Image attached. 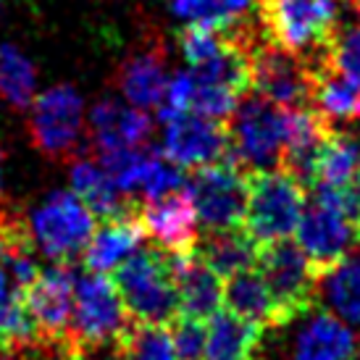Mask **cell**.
Returning <instances> with one entry per match:
<instances>
[{"instance_id":"6da1fadb","label":"cell","mask_w":360,"mask_h":360,"mask_svg":"<svg viewBox=\"0 0 360 360\" xmlns=\"http://www.w3.org/2000/svg\"><path fill=\"white\" fill-rule=\"evenodd\" d=\"M110 279L129 319L142 326H171L181 316L174 260L158 245L134 250L113 269Z\"/></svg>"},{"instance_id":"7a4b0ae2","label":"cell","mask_w":360,"mask_h":360,"mask_svg":"<svg viewBox=\"0 0 360 360\" xmlns=\"http://www.w3.org/2000/svg\"><path fill=\"white\" fill-rule=\"evenodd\" d=\"M258 19L274 45L310 60L337 37L340 0H258Z\"/></svg>"},{"instance_id":"3957f363","label":"cell","mask_w":360,"mask_h":360,"mask_svg":"<svg viewBox=\"0 0 360 360\" xmlns=\"http://www.w3.org/2000/svg\"><path fill=\"white\" fill-rule=\"evenodd\" d=\"M134 321L121 302V295L108 274L87 271L74 279V316L69 342L79 350H116L129 334Z\"/></svg>"},{"instance_id":"277c9868","label":"cell","mask_w":360,"mask_h":360,"mask_svg":"<svg viewBox=\"0 0 360 360\" xmlns=\"http://www.w3.org/2000/svg\"><path fill=\"white\" fill-rule=\"evenodd\" d=\"M229 160L245 171L281 169L287 142V110L252 95L237 105L226 121Z\"/></svg>"},{"instance_id":"5b68a950","label":"cell","mask_w":360,"mask_h":360,"mask_svg":"<svg viewBox=\"0 0 360 360\" xmlns=\"http://www.w3.org/2000/svg\"><path fill=\"white\" fill-rule=\"evenodd\" d=\"M305 187L287 171H250V192L242 229L263 245L290 240L305 210Z\"/></svg>"},{"instance_id":"8992f818","label":"cell","mask_w":360,"mask_h":360,"mask_svg":"<svg viewBox=\"0 0 360 360\" xmlns=\"http://www.w3.org/2000/svg\"><path fill=\"white\" fill-rule=\"evenodd\" d=\"M297 248L305 252L316 274L329 271L352 252L360 242V226L345 208L340 190L316 187L313 200L305 202L302 219L295 229Z\"/></svg>"},{"instance_id":"52a82bcc","label":"cell","mask_w":360,"mask_h":360,"mask_svg":"<svg viewBox=\"0 0 360 360\" xmlns=\"http://www.w3.org/2000/svg\"><path fill=\"white\" fill-rule=\"evenodd\" d=\"M30 137L34 150L51 160H74L87 140L84 103L71 84H56L34 98L30 113Z\"/></svg>"},{"instance_id":"ba28073f","label":"cell","mask_w":360,"mask_h":360,"mask_svg":"<svg viewBox=\"0 0 360 360\" xmlns=\"http://www.w3.org/2000/svg\"><path fill=\"white\" fill-rule=\"evenodd\" d=\"M30 231L45 258L60 266H71L90 245L95 234V216L74 192L58 190L34 208Z\"/></svg>"},{"instance_id":"9c48e42d","label":"cell","mask_w":360,"mask_h":360,"mask_svg":"<svg viewBox=\"0 0 360 360\" xmlns=\"http://www.w3.org/2000/svg\"><path fill=\"white\" fill-rule=\"evenodd\" d=\"M184 190L190 195L198 224L205 231L242 226L250 192V171L231 160H219L190 171Z\"/></svg>"},{"instance_id":"30bf717a","label":"cell","mask_w":360,"mask_h":360,"mask_svg":"<svg viewBox=\"0 0 360 360\" xmlns=\"http://www.w3.org/2000/svg\"><path fill=\"white\" fill-rule=\"evenodd\" d=\"M258 274L276 302L281 326L300 319L319 300V274L297 248V242L281 240L258 250Z\"/></svg>"},{"instance_id":"8fae6325","label":"cell","mask_w":360,"mask_h":360,"mask_svg":"<svg viewBox=\"0 0 360 360\" xmlns=\"http://www.w3.org/2000/svg\"><path fill=\"white\" fill-rule=\"evenodd\" d=\"M252 92L271 101L274 105L290 110L310 105L313 66L300 56L281 51L271 40L260 42L252 51Z\"/></svg>"},{"instance_id":"7c38bea8","label":"cell","mask_w":360,"mask_h":360,"mask_svg":"<svg viewBox=\"0 0 360 360\" xmlns=\"http://www.w3.org/2000/svg\"><path fill=\"white\" fill-rule=\"evenodd\" d=\"M163 158L179 169H202L219 160H229L226 121H213L198 113H181L163 121Z\"/></svg>"},{"instance_id":"4fadbf2b","label":"cell","mask_w":360,"mask_h":360,"mask_svg":"<svg viewBox=\"0 0 360 360\" xmlns=\"http://www.w3.org/2000/svg\"><path fill=\"white\" fill-rule=\"evenodd\" d=\"M74 279L77 276L71 266L56 263L53 269L40 271V276L24 292L40 342L48 340L58 345L69 342L71 316H74Z\"/></svg>"},{"instance_id":"5bb4252c","label":"cell","mask_w":360,"mask_h":360,"mask_svg":"<svg viewBox=\"0 0 360 360\" xmlns=\"http://www.w3.org/2000/svg\"><path fill=\"white\" fill-rule=\"evenodd\" d=\"M290 340L287 360H360L358 331L326 308L302 313Z\"/></svg>"},{"instance_id":"9a60e30c","label":"cell","mask_w":360,"mask_h":360,"mask_svg":"<svg viewBox=\"0 0 360 360\" xmlns=\"http://www.w3.org/2000/svg\"><path fill=\"white\" fill-rule=\"evenodd\" d=\"M137 219L145 229V237H150L171 255H190L200 240L198 213L192 208L187 190L155 200H142Z\"/></svg>"},{"instance_id":"2e32d148","label":"cell","mask_w":360,"mask_h":360,"mask_svg":"<svg viewBox=\"0 0 360 360\" xmlns=\"http://www.w3.org/2000/svg\"><path fill=\"white\" fill-rule=\"evenodd\" d=\"M87 124V142L95 158L124 148H142L153 137V119L148 110L124 105L116 98H101L95 103Z\"/></svg>"},{"instance_id":"e0dca14e","label":"cell","mask_w":360,"mask_h":360,"mask_svg":"<svg viewBox=\"0 0 360 360\" xmlns=\"http://www.w3.org/2000/svg\"><path fill=\"white\" fill-rule=\"evenodd\" d=\"M71 192L90 208L95 219L103 221L131 219L140 210V200L121 192L108 171L95 158H84V153L71 160Z\"/></svg>"},{"instance_id":"ac0fdd59","label":"cell","mask_w":360,"mask_h":360,"mask_svg":"<svg viewBox=\"0 0 360 360\" xmlns=\"http://www.w3.org/2000/svg\"><path fill=\"white\" fill-rule=\"evenodd\" d=\"M121 95L134 108H160L169 90V71H166V53L160 45L131 53L119 66L116 74Z\"/></svg>"},{"instance_id":"d6986e66","label":"cell","mask_w":360,"mask_h":360,"mask_svg":"<svg viewBox=\"0 0 360 360\" xmlns=\"http://www.w3.org/2000/svg\"><path fill=\"white\" fill-rule=\"evenodd\" d=\"M329 124L321 119L316 110L305 105V108H290L287 110V142H284V158H281V171H287L290 176L305 184H313V174H316V158L323 140H326V129Z\"/></svg>"},{"instance_id":"ffe728a7","label":"cell","mask_w":360,"mask_h":360,"mask_svg":"<svg viewBox=\"0 0 360 360\" xmlns=\"http://www.w3.org/2000/svg\"><path fill=\"white\" fill-rule=\"evenodd\" d=\"M171 260H174V276H176V290H179L181 316L198 321L213 319L224 308L221 276L213 274L195 252L171 255Z\"/></svg>"},{"instance_id":"44dd1931","label":"cell","mask_w":360,"mask_h":360,"mask_svg":"<svg viewBox=\"0 0 360 360\" xmlns=\"http://www.w3.org/2000/svg\"><path fill=\"white\" fill-rule=\"evenodd\" d=\"M260 245L252 240L242 226L221 231H205V237L198 240L195 255L208 266L221 279H231L242 271L255 269Z\"/></svg>"},{"instance_id":"7402d4cb","label":"cell","mask_w":360,"mask_h":360,"mask_svg":"<svg viewBox=\"0 0 360 360\" xmlns=\"http://www.w3.org/2000/svg\"><path fill=\"white\" fill-rule=\"evenodd\" d=\"M263 326L219 310L205 323V355L202 360H258Z\"/></svg>"},{"instance_id":"603a6c76","label":"cell","mask_w":360,"mask_h":360,"mask_svg":"<svg viewBox=\"0 0 360 360\" xmlns=\"http://www.w3.org/2000/svg\"><path fill=\"white\" fill-rule=\"evenodd\" d=\"M142 240H145V229L137 216L103 221V226L95 229L84 250V269L95 274H110L121 260H127L134 250H140Z\"/></svg>"},{"instance_id":"cb8c5ba5","label":"cell","mask_w":360,"mask_h":360,"mask_svg":"<svg viewBox=\"0 0 360 360\" xmlns=\"http://www.w3.org/2000/svg\"><path fill=\"white\" fill-rule=\"evenodd\" d=\"M24 292L0 266V355H19L40 342Z\"/></svg>"},{"instance_id":"d4e9b609","label":"cell","mask_w":360,"mask_h":360,"mask_svg":"<svg viewBox=\"0 0 360 360\" xmlns=\"http://www.w3.org/2000/svg\"><path fill=\"white\" fill-rule=\"evenodd\" d=\"M310 108L326 121H350L360 113V82L323 63L313 69Z\"/></svg>"},{"instance_id":"484cf974","label":"cell","mask_w":360,"mask_h":360,"mask_svg":"<svg viewBox=\"0 0 360 360\" xmlns=\"http://www.w3.org/2000/svg\"><path fill=\"white\" fill-rule=\"evenodd\" d=\"M224 310H229V313L245 321H252L263 329L266 326L279 329L281 326L276 302L271 297L263 276L255 269H248L226 279V284H224Z\"/></svg>"},{"instance_id":"4316f807","label":"cell","mask_w":360,"mask_h":360,"mask_svg":"<svg viewBox=\"0 0 360 360\" xmlns=\"http://www.w3.org/2000/svg\"><path fill=\"white\" fill-rule=\"evenodd\" d=\"M319 300L329 313L360 331V258L347 255L321 274Z\"/></svg>"},{"instance_id":"83f0119b","label":"cell","mask_w":360,"mask_h":360,"mask_svg":"<svg viewBox=\"0 0 360 360\" xmlns=\"http://www.w3.org/2000/svg\"><path fill=\"white\" fill-rule=\"evenodd\" d=\"M358 176L360 140L355 134H347V131L326 134V140L319 150V158H316L313 184L316 187H329V190H345Z\"/></svg>"},{"instance_id":"f1b7e54d","label":"cell","mask_w":360,"mask_h":360,"mask_svg":"<svg viewBox=\"0 0 360 360\" xmlns=\"http://www.w3.org/2000/svg\"><path fill=\"white\" fill-rule=\"evenodd\" d=\"M169 3L181 21L221 32L258 19V0H169Z\"/></svg>"},{"instance_id":"f546056e","label":"cell","mask_w":360,"mask_h":360,"mask_svg":"<svg viewBox=\"0 0 360 360\" xmlns=\"http://www.w3.org/2000/svg\"><path fill=\"white\" fill-rule=\"evenodd\" d=\"M0 98L13 110H27L37 98V71L24 53L3 42L0 45Z\"/></svg>"},{"instance_id":"4dcf8cb0","label":"cell","mask_w":360,"mask_h":360,"mask_svg":"<svg viewBox=\"0 0 360 360\" xmlns=\"http://www.w3.org/2000/svg\"><path fill=\"white\" fill-rule=\"evenodd\" d=\"M113 352L124 360H176L174 340H171V331L166 326L134 323Z\"/></svg>"},{"instance_id":"1f68e13d","label":"cell","mask_w":360,"mask_h":360,"mask_svg":"<svg viewBox=\"0 0 360 360\" xmlns=\"http://www.w3.org/2000/svg\"><path fill=\"white\" fill-rule=\"evenodd\" d=\"M176 40H179V51L184 60L190 63V69L208 63L210 58H216L226 48V34L224 32L210 30V27H195V24H187L176 34Z\"/></svg>"},{"instance_id":"d6a6232c","label":"cell","mask_w":360,"mask_h":360,"mask_svg":"<svg viewBox=\"0 0 360 360\" xmlns=\"http://www.w3.org/2000/svg\"><path fill=\"white\" fill-rule=\"evenodd\" d=\"M326 63L331 69L347 74L350 79L360 82V19L337 32V37L331 40L329 53H326Z\"/></svg>"},{"instance_id":"836d02e7","label":"cell","mask_w":360,"mask_h":360,"mask_svg":"<svg viewBox=\"0 0 360 360\" xmlns=\"http://www.w3.org/2000/svg\"><path fill=\"white\" fill-rule=\"evenodd\" d=\"M205 323L208 321L187 319L179 316L171 326V340H174V352L176 360H202L205 355Z\"/></svg>"},{"instance_id":"e575fe53","label":"cell","mask_w":360,"mask_h":360,"mask_svg":"<svg viewBox=\"0 0 360 360\" xmlns=\"http://www.w3.org/2000/svg\"><path fill=\"white\" fill-rule=\"evenodd\" d=\"M342 192V200H345V208L352 216V221L360 226V176L355 181H350Z\"/></svg>"},{"instance_id":"d590c367","label":"cell","mask_w":360,"mask_h":360,"mask_svg":"<svg viewBox=\"0 0 360 360\" xmlns=\"http://www.w3.org/2000/svg\"><path fill=\"white\" fill-rule=\"evenodd\" d=\"M0 192H3V148H0Z\"/></svg>"},{"instance_id":"8d00e7d4","label":"cell","mask_w":360,"mask_h":360,"mask_svg":"<svg viewBox=\"0 0 360 360\" xmlns=\"http://www.w3.org/2000/svg\"><path fill=\"white\" fill-rule=\"evenodd\" d=\"M113 360H124V358H121V355H116V352H113Z\"/></svg>"},{"instance_id":"74e56055","label":"cell","mask_w":360,"mask_h":360,"mask_svg":"<svg viewBox=\"0 0 360 360\" xmlns=\"http://www.w3.org/2000/svg\"><path fill=\"white\" fill-rule=\"evenodd\" d=\"M355 3H360V0H355Z\"/></svg>"},{"instance_id":"f35d334b","label":"cell","mask_w":360,"mask_h":360,"mask_svg":"<svg viewBox=\"0 0 360 360\" xmlns=\"http://www.w3.org/2000/svg\"><path fill=\"white\" fill-rule=\"evenodd\" d=\"M358 116H360V113H358Z\"/></svg>"}]
</instances>
